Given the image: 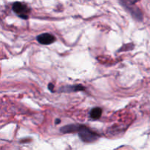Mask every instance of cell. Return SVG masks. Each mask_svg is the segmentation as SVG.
Segmentation results:
<instances>
[{
    "label": "cell",
    "mask_w": 150,
    "mask_h": 150,
    "mask_svg": "<svg viewBox=\"0 0 150 150\" xmlns=\"http://www.w3.org/2000/svg\"><path fill=\"white\" fill-rule=\"evenodd\" d=\"M77 133L81 140L83 142H86V143L95 142L99 138V135L91 130L89 127H86L85 125H80V127H79Z\"/></svg>",
    "instance_id": "1"
},
{
    "label": "cell",
    "mask_w": 150,
    "mask_h": 150,
    "mask_svg": "<svg viewBox=\"0 0 150 150\" xmlns=\"http://www.w3.org/2000/svg\"><path fill=\"white\" fill-rule=\"evenodd\" d=\"M120 2L135 19L137 21H142L143 14L138 7L135 5L134 3L130 0H120Z\"/></svg>",
    "instance_id": "2"
},
{
    "label": "cell",
    "mask_w": 150,
    "mask_h": 150,
    "mask_svg": "<svg viewBox=\"0 0 150 150\" xmlns=\"http://www.w3.org/2000/svg\"><path fill=\"white\" fill-rule=\"evenodd\" d=\"M12 9H13V11L21 18L28 19V18H29L30 8L24 3L16 1L13 4Z\"/></svg>",
    "instance_id": "3"
},
{
    "label": "cell",
    "mask_w": 150,
    "mask_h": 150,
    "mask_svg": "<svg viewBox=\"0 0 150 150\" xmlns=\"http://www.w3.org/2000/svg\"><path fill=\"white\" fill-rule=\"evenodd\" d=\"M38 42L42 45H50L55 41L56 38L53 35L49 33H43L37 37Z\"/></svg>",
    "instance_id": "4"
},
{
    "label": "cell",
    "mask_w": 150,
    "mask_h": 150,
    "mask_svg": "<svg viewBox=\"0 0 150 150\" xmlns=\"http://www.w3.org/2000/svg\"><path fill=\"white\" fill-rule=\"evenodd\" d=\"M80 125L77 124H73V125H68L64 126L60 129V131L62 133H77L79 130Z\"/></svg>",
    "instance_id": "5"
},
{
    "label": "cell",
    "mask_w": 150,
    "mask_h": 150,
    "mask_svg": "<svg viewBox=\"0 0 150 150\" xmlns=\"http://www.w3.org/2000/svg\"><path fill=\"white\" fill-rule=\"evenodd\" d=\"M60 90L62 92H79V91H83L85 90V87L82 85H75V86H67L62 88Z\"/></svg>",
    "instance_id": "6"
},
{
    "label": "cell",
    "mask_w": 150,
    "mask_h": 150,
    "mask_svg": "<svg viewBox=\"0 0 150 150\" xmlns=\"http://www.w3.org/2000/svg\"><path fill=\"white\" fill-rule=\"evenodd\" d=\"M102 115V109L99 107L92 108L90 111V117L93 120H98Z\"/></svg>",
    "instance_id": "7"
},
{
    "label": "cell",
    "mask_w": 150,
    "mask_h": 150,
    "mask_svg": "<svg viewBox=\"0 0 150 150\" xmlns=\"http://www.w3.org/2000/svg\"><path fill=\"white\" fill-rule=\"evenodd\" d=\"M48 89L52 92L53 89H54V85L51 84V83H49V85H48Z\"/></svg>",
    "instance_id": "8"
},
{
    "label": "cell",
    "mask_w": 150,
    "mask_h": 150,
    "mask_svg": "<svg viewBox=\"0 0 150 150\" xmlns=\"http://www.w3.org/2000/svg\"><path fill=\"white\" fill-rule=\"evenodd\" d=\"M59 123H60V120H56V124H59Z\"/></svg>",
    "instance_id": "9"
}]
</instances>
